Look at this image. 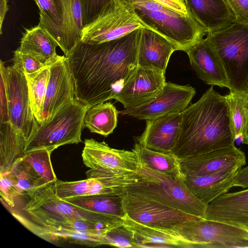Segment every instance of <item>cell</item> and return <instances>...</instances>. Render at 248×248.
I'll return each instance as SVG.
<instances>
[{"instance_id":"cell-1","label":"cell","mask_w":248,"mask_h":248,"mask_svg":"<svg viewBox=\"0 0 248 248\" xmlns=\"http://www.w3.org/2000/svg\"><path fill=\"white\" fill-rule=\"evenodd\" d=\"M140 32L99 44L81 42L66 57L76 99L89 108L114 99L138 67Z\"/></svg>"},{"instance_id":"cell-2","label":"cell","mask_w":248,"mask_h":248,"mask_svg":"<svg viewBox=\"0 0 248 248\" xmlns=\"http://www.w3.org/2000/svg\"><path fill=\"white\" fill-rule=\"evenodd\" d=\"M228 102L209 88L181 112V129L172 153L179 159L235 146Z\"/></svg>"},{"instance_id":"cell-3","label":"cell","mask_w":248,"mask_h":248,"mask_svg":"<svg viewBox=\"0 0 248 248\" xmlns=\"http://www.w3.org/2000/svg\"><path fill=\"white\" fill-rule=\"evenodd\" d=\"M141 21L171 43L177 50L186 52L207 34L184 0H130Z\"/></svg>"},{"instance_id":"cell-4","label":"cell","mask_w":248,"mask_h":248,"mask_svg":"<svg viewBox=\"0 0 248 248\" xmlns=\"http://www.w3.org/2000/svg\"><path fill=\"white\" fill-rule=\"evenodd\" d=\"M137 180L126 193L139 196L204 218L207 205L199 200L184 184L176 178L139 163Z\"/></svg>"},{"instance_id":"cell-5","label":"cell","mask_w":248,"mask_h":248,"mask_svg":"<svg viewBox=\"0 0 248 248\" xmlns=\"http://www.w3.org/2000/svg\"><path fill=\"white\" fill-rule=\"evenodd\" d=\"M207 34L226 72L230 93L242 97L248 85V24L236 21Z\"/></svg>"},{"instance_id":"cell-6","label":"cell","mask_w":248,"mask_h":248,"mask_svg":"<svg viewBox=\"0 0 248 248\" xmlns=\"http://www.w3.org/2000/svg\"><path fill=\"white\" fill-rule=\"evenodd\" d=\"M54 183L46 184L28 196V202L23 210L35 223L45 225L56 221L85 219L96 222L124 223L123 218L88 211L61 199L56 194Z\"/></svg>"},{"instance_id":"cell-7","label":"cell","mask_w":248,"mask_h":248,"mask_svg":"<svg viewBox=\"0 0 248 248\" xmlns=\"http://www.w3.org/2000/svg\"><path fill=\"white\" fill-rule=\"evenodd\" d=\"M88 108L77 99L62 106L49 121L37 126L27 142L25 154L42 148L53 152L61 146L82 142Z\"/></svg>"},{"instance_id":"cell-8","label":"cell","mask_w":248,"mask_h":248,"mask_svg":"<svg viewBox=\"0 0 248 248\" xmlns=\"http://www.w3.org/2000/svg\"><path fill=\"white\" fill-rule=\"evenodd\" d=\"M142 28L147 29L130 1L111 0L92 21L84 26L81 42L99 44L119 38Z\"/></svg>"},{"instance_id":"cell-9","label":"cell","mask_w":248,"mask_h":248,"mask_svg":"<svg viewBox=\"0 0 248 248\" xmlns=\"http://www.w3.org/2000/svg\"><path fill=\"white\" fill-rule=\"evenodd\" d=\"M173 230L196 247L248 248V229L245 227L198 218Z\"/></svg>"},{"instance_id":"cell-10","label":"cell","mask_w":248,"mask_h":248,"mask_svg":"<svg viewBox=\"0 0 248 248\" xmlns=\"http://www.w3.org/2000/svg\"><path fill=\"white\" fill-rule=\"evenodd\" d=\"M0 78L6 90L9 122L28 141L38 125L32 112L26 77L14 64L5 67L0 61Z\"/></svg>"},{"instance_id":"cell-11","label":"cell","mask_w":248,"mask_h":248,"mask_svg":"<svg viewBox=\"0 0 248 248\" xmlns=\"http://www.w3.org/2000/svg\"><path fill=\"white\" fill-rule=\"evenodd\" d=\"M124 205L126 217L137 223L172 229L187 221L200 218L139 196L125 193Z\"/></svg>"},{"instance_id":"cell-12","label":"cell","mask_w":248,"mask_h":248,"mask_svg":"<svg viewBox=\"0 0 248 248\" xmlns=\"http://www.w3.org/2000/svg\"><path fill=\"white\" fill-rule=\"evenodd\" d=\"M82 152L84 164L93 170L109 174L137 172L139 161L135 151L109 147L105 142L85 139Z\"/></svg>"},{"instance_id":"cell-13","label":"cell","mask_w":248,"mask_h":248,"mask_svg":"<svg viewBox=\"0 0 248 248\" xmlns=\"http://www.w3.org/2000/svg\"><path fill=\"white\" fill-rule=\"evenodd\" d=\"M87 179L77 181H62L59 193L62 199L102 194L124 195L126 188L137 178V172L109 174L89 169Z\"/></svg>"},{"instance_id":"cell-14","label":"cell","mask_w":248,"mask_h":248,"mask_svg":"<svg viewBox=\"0 0 248 248\" xmlns=\"http://www.w3.org/2000/svg\"><path fill=\"white\" fill-rule=\"evenodd\" d=\"M196 94L192 86L166 82L162 91L155 98L139 107L119 111L123 115L140 120H151L174 112H181Z\"/></svg>"},{"instance_id":"cell-15","label":"cell","mask_w":248,"mask_h":248,"mask_svg":"<svg viewBox=\"0 0 248 248\" xmlns=\"http://www.w3.org/2000/svg\"><path fill=\"white\" fill-rule=\"evenodd\" d=\"M180 160L183 175L203 176L238 171L246 164L245 153L235 146L225 147Z\"/></svg>"},{"instance_id":"cell-16","label":"cell","mask_w":248,"mask_h":248,"mask_svg":"<svg viewBox=\"0 0 248 248\" xmlns=\"http://www.w3.org/2000/svg\"><path fill=\"white\" fill-rule=\"evenodd\" d=\"M165 73L138 66L114 99L125 109L134 108L155 98L166 83Z\"/></svg>"},{"instance_id":"cell-17","label":"cell","mask_w":248,"mask_h":248,"mask_svg":"<svg viewBox=\"0 0 248 248\" xmlns=\"http://www.w3.org/2000/svg\"><path fill=\"white\" fill-rule=\"evenodd\" d=\"M50 71L40 125L49 121L62 106L76 99L74 81L66 57L62 56L51 65Z\"/></svg>"},{"instance_id":"cell-18","label":"cell","mask_w":248,"mask_h":248,"mask_svg":"<svg viewBox=\"0 0 248 248\" xmlns=\"http://www.w3.org/2000/svg\"><path fill=\"white\" fill-rule=\"evenodd\" d=\"M186 52L197 77L205 84L230 89L224 67L207 34Z\"/></svg>"},{"instance_id":"cell-19","label":"cell","mask_w":248,"mask_h":248,"mask_svg":"<svg viewBox=\"0 0 248 248\" xmlns=\"http://www.w3.org/2000/svg\"><path fill=\"white\" fill-rule=\"evenodd\" d=\"M181 112H174L155 119L146 120L142 134L137 143L149 149L172 153L179 136Z\"/></svg>"},{"instance_id":"cell-20","label":"cell","mask_w":248,"mask_h":248,"mask_svg":"<svg viewBox=\"0 0 248 248\" xmlns=\"http://www.w3.org/2000/svg\"><path fill=\"white\" fill-rule=\"evenodd\" d=\"M204 219L240 227L248 225V189L225 193L207 205Z\"/></svg>"},{"instance_id":"cell-21","label":"cell","mask_w":248,"mask_h":248,"mask_svg":"<svg viewBox=\"0 0 248 248\" xmlns=\"http://www.w3.org/2000/svg\"><path fill=\"white\" fill-rule=\"evenodd\" d=\"M176 50L171 43L157 32L146 28L141 29L138 66L165 73L170 58Z\"/></svg>"},{"instance_id":"cell-22","label":"cell","mask_w":248,"mask_h":248,"mask_svg":"<svg viewBox=\"0 0 248 248\" xmlns=\"http://www.w3.org/2000/svg\"><path fill=\"white\" fill-rule=\"evenodd\" d=\"M195 19L207 32L227 27L237 21L224 0H184Z\"/></svg>"},{"instance_id":"cell-23","label":"cell","mask_w":248,"mask_h":248,"mask_svg":"<svg viewBox=\"0 0 248 248\" xmlns=\"http://www.w3.org/2000/svg\"><path fill=\"white\" fill-rule=\"evenodd\" d=\"M58 46L56 40L39 23L30 29H25L16 49L34 57L46 66H50L62 57L56 53Z\"/></svg>"},{"instance_id":"cell-24","label":"cell","mask_w":248,"mask_h":248,"mask_svg":"<svg viewBox=\"0 0 248 248\" xmlns=\"http://www.w3.org/2000/svg\"><path fill=\"white\" fill-rule=\"evenodd\" d=\"M124 223L132 231L138 248H194L195 245L183 238L175 230L152 227L125 217Z\"/></svg>"},{"instance_id":"cell-25","label":"cell","mask_w":248,"mask_h":248,"mask_svg":"<svg viewBox=\"0 0 248 248\" xmlns=\"http://www.w3.org/2000/svg\"><path fill=\"white\" fill-rule=\"evenodd\" d=\"M237 172L220 171L203 176L183 175L182 180L190 191L207 205L226 193L232 187V182Z\"/></svg>"},{"instance_id":"cell-26","label":"cell","mask_w":248,"mask_h":248,"mask_svg":"<svg viewBox=\"0 0 248 248\" xmlns=\"http://www.w3.org/2000/svg\"><path fill=\"white\" fill-rule=\"evenodd\" d=\"M11 213L13 216L28 230L50 243H69L93 247L104 245L103 235H90L53 229L39 225L17 212L12 211Z\"/></svg>"},{"instance_id":"cell-27","label":"cell","mask_w":248,"mask_h":248,"mask_svg":"<svg viewBox=\"0 0 248 248\" xmlns=\"http://www.w3.org/2000/svg\"><path fill=\"white\" fill-rule=\"evenodd\" d=\"M62 8V22L61 48L68 57L81 42L83 9L81 0H59Z\"/></svg>"},{"instance_id":"cell-28","label":"cell","mask_w":248,"mask_h":248,"mask_svg":"<svg viewBox=\"0 0 248 248\" xmlns=\"http://www.w3.org/2000/svg\"><path fill=\"white\" fill-rule=\"evenodd\" d=\"M27 142L10 122L0 123V173L11 171L23 158Z\"/></svg>"},{"instance_id":"cell-29","label":"cell","mask_w":248,"mask_h":248,"mask_svg":"<svg viewBox=\"0 0 248 248\" xmlns=\"http://www.w3.org/2000/svg\"><path fill=\"white\" fill-rule=\"evenodd\" d=\"M124 195L102 194L63 200L88 211L124 219L126 217L124 205Z\"/></svg>"},{"instance_id":"cell-30","label":"cell","mask_w":248,"mask_h":248,"mask_svg":"<svg viewBox=\"0 0 248 248\" xmlns=\"http://www.w3.org/2000/svg\"><path fill=\"white\" fill-rule=\"evenodd\" d=\"M132 150L136 153L140 164L176 178H183L180 160L173 153L152 150L137 142Z\"/></svg>"},{"instance_id":"cell-31","label":"cell","mask_w":248,"mask_h":248,"mask_svg":"<svg viewBox=\"0 0 248 248\" xmlns=\"http://www.w3.org/2000/svg\"><path fill=\"white\" fill-rule=\"evenodd\" d=\"M119 112L110 102H104L91 106L84 117L85 127L91 132L107 137L112 133L117 124Z\"/></svg>"},{"instance_id":"cell-32","label":"cell","mask_w":248,"mask_h":248,"mask_svg":"<svg viewBox=\"0 0 248 248\" xmlns=\"http://www.w3.org/2000/svg\"><path fill=\"white\" fill-rule=\"evenodd\" d=\"M50 74V66H46L35 73L25 75L32 112L38 126L41 124L42 111Z\"/></svg>"},{"instance_id":"cell-33","label":"cell","mask_w":248,"mask_h":248,"mask_svg":"<svg viewBox=\"0 0 248 248\" xmlns=\"http://www.w3.org/2000/svg\"><path fill=\"white\" fill-rule=\"evenodd\" d=\"M40 10V24L53 37L61 48L62 46V16L59 0H34Z\"/></svg>"},{"instance_id":"cell-34","label":"cell","mask_w":248,"mask_h":248,"mask_svg":"<svg viewBox=\"0 0 248 248\" xmlns=\"http://www.w3.org/2000/svg\"><path fill=\"white\" fill-rule=\"evenodd\" d=\"M11 171L18 180L22 196L27 197L30 194L46 184L34 169L22 158L14 164Z\"/></svg>"},{"instance_id":"cell-35","label":"cell","mask_w":248,"mask_h":248,"mask_svg":"<svg viewBox=\"0 0 248 248\" xmlns=\"http://www.w3.org/2000/svg\"><path fill=\"white\" fill-rule=\"evenodd\" d=\"M52 152L46 148L39 149L25 153L22 158L34 169L46 184L54 183L58 180L51 164Z\"/></svg>"},{"instance_id":"cell-36","label":"cell","mask_w":248,"mask_h":248,"mask_svg":"<svg viewBox=\"0 0 248 248\" xmlns=\"http://www.w3.org/2000/svg\"><path fill=\"white\" fill-rule=\"evenodd\" d=\"M225 96L229 108L232 130L234 138L236 136L243 134L246 124L248 108L240 95L230 93Z\"/></svg>"},{"instance_id":"cell-37","label":"cell","mask_w":248,"mask_h":248,"mask_svg":"<svg viewBox=\"0 0 248 248\" xmlns=\"http://www.w3.org/2000/svg\"><path fill=\"white\" fill-rule=\"evenodd\" d=\"M104 245L119 248H138L134 233L123 224L108 230L103 235Z\"/></svg>"},{"instance_id":"cell-38","label":"cell","mask_w":248,"mask_h":248,"mask_svg":"<svg viewBox=\"0 0 248 248\" xmlns=\"http://www.w3.org/2000/svg\"><path fill=\"white\" fill-rule=\"evenodd\" d=\"M0 195L1 202L10 208L15 206L14 198L21 195L18 180L11 170L0 173Z\"/></svg>"},{"instance_id":"cell-39","label":"cell","mask_w":248,"mask_h":248,"mask_svg":"<svg viewBox=\"0 0 248 248\" xmlns=\"http://www.w3.org/2000/svg\"><path fill=\"white\" fill-rule=\"evenodd\" d=\"M13 60V64L25 75L35 73L45 66L34 57L17 49L14 52Z\"/></svg>"},{"instance_id":"cell-40","label":"cell","mask_w":248,"mask_h":248,"mask_svg":"<svg viewBox=\"0 0 248 248\" xmlns=\"http://www.w3.org/2000/svg\"><path fill=\"white\" fill-rule=\"evenodd\" d=\"M83 9L84 27L92 21L102 8L111 0H81Z\"/></svg>"},{"instance_id":"cell-41","label":"cell","mask_w":248,"mask_h":248,"mask_svg":"<svg viewBox=\"0 0 248 248\" xmlns=\"http://www.w3.org/2000/svg\"><path fill=\"white\" fill-rule=\"evenodd\" d=\"M237 21L248 24V0H224Z\"/></svg>"},{"instance_id":"cell-42","label":"cell","mask_w":248,"mask_h":248,"mask_svg":"<svg viewBox=\"0 0 248 248\" xmlns=\"http://www.w3.org/2000/svg\"><path fill=\"white\" fill-rule=\"evenodd\" d=\"M248 188V166L241 168L235 174L232 182V187Z\"/></svg>"},{"instance_id":"cell-43","label":"cell","mask_w":248,"mask_h":248,"mask_svg":"<svg viewBox=\"0 0 248 248\" xmlns=\"http://www.w3.org/2000/svg\"><path fill=\"white\" fill-rule=\"evenodd\" d=\"M8 0H0V33H2V26L6 13L9 8Z\"/></svg>"},{"instance_id":"cell-44","label":"cell","mask_w":248,"mask_h":248,"mask_svg":"<svg viewBox=\"0 0 248 248\" xmlns=\"http://www.w3.org/2000/svg\"><path fill=\"white\" fill-rule=\"evenodd\" d=\"M242 143L248 145V112L247 114L246 125L243 132Z\"/></svg>"},{"instance_id":"cell-45","label":"cell","mask_w":248,"mask_h":248,"mask_svg":"<svg viewBox=\"0 0 248 248\" xmlns=\"http://www.w3.org/2000/svg\"><path fill=\"white\" fill-rule=\"evenodd\" d=\"M241 98L244 101L246 106L248 108V85L246 92L243 94Z\"/></svg>"},{"instance_id":"cell-46","label":"cell","mask_w":248,"mask_h":248,"mask_svg":"<svg viewBox=\"0 0 248 248\" xmlns=\"http://www.w3.org/2000/svg\"><path fill=\"white\" fill-rule=\"evenodd\" d=\"M245 227H246L248 229V225L246 226Z\"/></svg>"}]
</instances>
